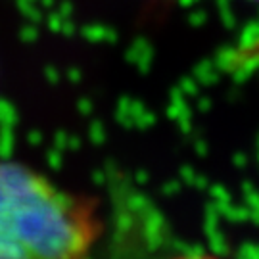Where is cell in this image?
<instances>
[{"label": "cell", "instance_id": "obj_1", "mask_svg": "<svg viewBox=\"0 0 259 259\" xmlns=\"http://www.w3.org/2000/svg\"><path fill=\"white\" fill-rule=\"evenodd\" d=\"M100 231L94 200L0 159V259H84Z\"/></svg>", "mask_w": 259, "mask_h": 259}, {"label": "cell", "instance_id": "obj_2", "mask_svg": "<svg viewBox=\"0 0 259 259\" xmlns=\"http://www.w3.org/2000/svg\"><path fill=\"white\" fill-rule=\"evenodd\" d=\"M242 54H244V58H248L250 62H259V42L250 48H246Z\"/></svg>", "mask_w": 259, "mask_h": 259}, {"label": "cell", "instance_id": "obj_3", "mask_svg": "<svg viewBox=\"0 0 259 259\" xmlns=\"http://www.w3.org/2000/svg\"><path fill=\"white\" fill-rule=\"evenodd\" d=\"M179 259H215L211 255H186V257H179Z\"/></svg>", "mask_w": 259, "mask_h": 259}]
</instances>
